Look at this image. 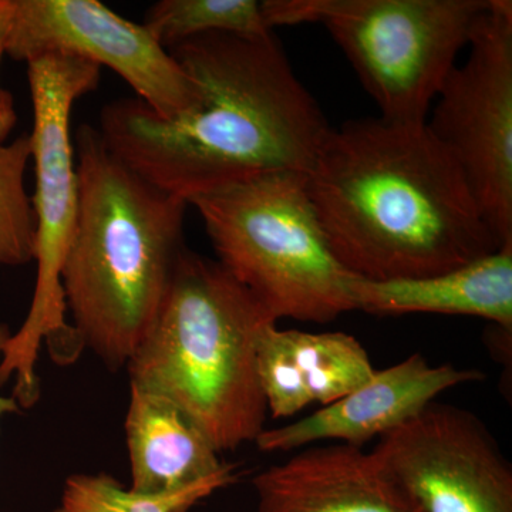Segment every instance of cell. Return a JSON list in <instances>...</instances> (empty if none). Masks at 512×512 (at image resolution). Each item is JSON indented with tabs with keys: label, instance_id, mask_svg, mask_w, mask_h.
<instances>
[{
	"label": "cell",
	"instance_id": "obj_8",
	"mask_svg": "<svg viewBox=\"0 0 512 512\" xmlns=\"http://www.w3.org/2000/svg\"><path fill=\"white\" fill-rule=\"evenodd\" d=\"M427 126L460 167L501 245L512 242V3L490 0Z\"/></svg>",
	"mask_w": 512,
	"mask_h": 512
},
{
	"label": "cell",
	"instance_id": "obj_4",
	"mask_svg": "<svg viewBox=\"0 0 512 512\" xmlns=\"http://www.w3.org/2000/svg\"><path fill=\"white\" fill-rule=\"evenodd\" d=\"M276 322L218 261L185 249L157 318L130 362L131 384L175 404L218 453L265 430L256 346Z\"/></svg>",
	"mask_w": 512,
	"mask_h": 512
},
{
	"label": "cell",
	"instance_id": "obj_9",
	"mask_svg": "<svg viewBox=\"0 0 512 512\" xmlns=\"http://www.w3.org/2000/svg\"><path fill=\"white\" fill-rule=\"evenodd\" d=\"M372 456L416 512H512V468L466 409L430 403L384 436Z\"/></svg>",
	"mask_w": 512,
	"mask_h": 512
},
{
	"label": "cell",
	"instance_id": "obj_1",
	"mask_svg": "<svg viewBox=\"0 0 512 512\" xmlns=\"http://www.w3.org/2000/svg\"><path fill=\"white\" fill-rule=\"evenodd\" d=\"M197 99L164 119L143 101L103 107L104 144L131 170L190 204L262 175H308L330 126L274 32L208 33L167 49Z\"/></svg>",
	"mask_w": 512,
	"mask_h": 512
},
{
	"label": "cell",
	"instance_id": "obj_19",
	"mask_svg": "<svg viewBox=\"0 0 512 512\" xmlns=\"http://www.w3.org/2000/svg\"><path fill=\"white\" fill-rule=\"evenodd\" d=\"M10 22H12V0H0V62L6 55L8 46ZM18 124V111L12 93L0 83V143L6 140Z\"/></svg>",
	"mask_w": 512,
	"mask_h": 512
},
{
	"label": "cell",
	"instance_id": "obj_16",
	"mask_svg": "<svg viewBox=\"0 0 512 512\" xmlns=\"http://www.w3.org/2000/svg\"><path fill=\"white\" fill-rule=\"evenodd\" d=\"M143 25L164 49L208 33L272 32L256 0H160L147 10Z\"/></svg>",
	"mask_w": 512,
	"mask_h": 512
},
{
	"label": "cell",
	"instance_id": "obj_7",
	"mask_svg": "<svg viewBox=\"0 0 512 512\" xmlns=\"http://www.w3.org/2000/svg\"><path fill=\"white\" fill-rule=\"evenodd\" d=\"M269 28L320 23L383 120L426 123L490 0H266Z\"/></svg>",
	"mask_w": 512,
	"mask_h": 512
},
{
	"label": "cell",
	"instance_id": "obj_12",
	"mask_svg": "<svg viewBox=\"0 0 512 512\" xmlns=\"http://www.w3.org/2000/svg\"><path fill=\"white\" fill-rule=\"evenodd\" d=\"M256 512H416L370 451L309 446L254 478Z\"/></svg>",
	"mask_w": 512,
	"mask_h": 512
},
{
	"label": "cell",
	"instance_id": "obj_6",
	"mask_svg": "<svg viewBox=\"0 0 512 512\" xmlns=\"http://www.w3.org/2000/svg\"><path fill=\"white\" fill-rule=\"evenodd\" d=\"M33 106L29 134L35 165L36 286L25 322L0 355V386L15 379L13 399L23 409L40 396L36 375L43 343L59 365L76 362L84 345L67 322L60 274L79 207V180L72 143L74 103L99 86L97 64L66 55L37 57L26 64Z\"/></svg>",
	"mask_w": 512,
	"mask_h": 512
},
{
	"label": "cell",
	"instance_id": "obj_13",
	"mask_svg": "<svg viewBox=\"0 0 512 512\" xmlns=\"http://www.w3.org/2000/svg\"><path fill=\"white\" fill-rule=\"evenodd\" d=\"M256 367L272 419L296 416L313 403L338 402L376 372L355 336L284 330L276 322L259 333Z\"/></svg>",
	"mask_w": 512,
	"mask_h": 512
},
{
	"label": "cell",
	"instance_id": "obj_3",
	"mask_svg": "<svg viewBox=\"0 0 512 512\" xmlns=\"http://www.w3.org/2000/svg\"><path fill=\"white\" fill-rule=\"evenodd\" d=\"M79 207L60 274L84 348L127 366L157 318L185 251L187 202L148 183L82 124L74 143Z\"/></svg>",
	"mask_w": 512,
	"mask_h": 512
},
{
	"label": "cell",
	"instance_id": "obj_15",
	"mask_svg": "<svg viewBox=\"0 0 512 512\" xmlns=\"http://www.w3.org/2000/svg\"><path fill=\"white\" fill-rule=\"evenodd\" d=\"M126 436L134 493H171L235 471L183 410L133 384Z\"/></svg>",
	"mask_w": 512,
	"mask_h": 512
},
{
	"label": "cell",
	"instance_id": "obj_5",
	"mask_svg": "<svg viewBox=\"0 0 512 512\" xmlns=\"http://www.w3.org/2000/svg\"><path fill=\"white\" fill-rule=\"evenodd\" d=\"M217 261L269 315L328 323L356 311L350 274L336 259L306 175H262L190 202Z\"/></svg>",
	"mask_w": 512,
	"mask_h": 512
},
{
	"label": "cell",
	"instance_id": "obj_10",
	"mask_svg": "<svg viewBox=\"0 0 512 512\" xmlns=\"http://www.w3.org/2000/svg\"><path fill=\"white\" fill-rule=\"evenodd\" d=\"M6 55L26 64L66 55L109 67L164 119L184 113L197 99L190 77L146 26L99 0H12Z\"/></svg>",
	"mask_w": 512,
	"mask_h": 512
},
{
	"label": "cell",
	"instance_id": "obj_18",
	"mask_svg": "<svg viewBox=\"0 0 512 512\" xmlns=\"http://www.w3.org/2000/svg\"><path fill=\"white\" fill-rule=\"evenodd\" d=\"M117 484L107 474L69 477L55 512H128L117 500Z\"/></svg>",
	"mask_w": 512,
	"mask_h": 512
},
{
	"label": "cell",
	"instance_id": "obj_11",
	"mask_svg": "<svg viewBox=\"0 0 512 512\" xmlns=\"http://www.w3.org/2000/svg\"><path fill=\"white\" fill-rule=\"evenodd\" d=\"M483 379L481 370L433 366L423 356L412 355L397 365L376 370L348 396L311 416L265 429L255 443L264 453L298 451L319 441L363 447L412 420L446 390Z\"/></svg>",
	"mask_w": 512,
	"mask_h": 512
},
{
	"label": "cell",
	"instance_id": "obj_20",
	"mask_svg": "<svg viewBox=\"0 0 512 512\" xmlns=\"http://www.w3.org/2000/svg\"><path fill=\"white\" fill-rule=\"evenodd\" d=\"M10 329L8 325L5 323H0V355H2L3 348H5L6 343L10 338ZM19 410V404L16 403V400L13 397H3L0 396V419L5 414L16 413Z\"/></svg>",
	"mask_w": 512,
	"mask_h": 512
},
{
	"label": "cell",
	"instance_id": "obj_17",
	"mask_svg": "<svg viewBox=\"0 0 512 512\" xmlns=\"http://www.w3.org/2000/svg\"><path fill=\"white\" fill-rule=\"evenodd\" d=\"M30 161L29 136L0 143V268L29 264L35 255V214L25 185Z\"/></svg>",
	"mask_w": 512,
	"mask_h": 512
},
{
	"label": "cell",
	"instance_id": "obj_2",
	"mask_svg": "<svg viewBox=\"0 0 512 512\" xmlns=\"http://www.w3.org/2000/svg\"><path fill=\"white\" fill-rule=\"evenodd\" d=\"M306 184L336 259L365 281L427 278L504 247L427 123L330 128Z\"/></svg>",
	"mask_w": 512,
	"mask_h": 512
},
{
	"label": "cell",
	"instance_id": "obj_14",
	"mask_svg": "<svg viewBox=\"0 0 512 512\" xmlns=\"http://www.w3.org/2000/svg\"><path fill=\"white\" fill-rule=\"evenodd\" d=\"M356 311L372 315L477 316L512 332V242L477 261L443 274L402 281L352 284Z\"/></svg>",
	"mask_w": 512,
	"mask_h": 512
}]
</instances>
